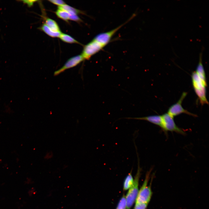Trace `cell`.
<instances>
[{
    "label": "cell",
    "mask_w": 209,
    "mask_h": 209,
    "mask_svg": "<svg viewBox=\"0 0 209 209\" xmlns=\"http://www.w3.org/2000/svg\"><path fill=\"white\" fill-rule=\"evenodd\" d=\"M152 169H150L146 174L145 178L141 188L139 190L135 201L136 203H143L148 204L150 201L152 192L151 185H148L150 173Z\"/></svg>",
    "instance_id": "3"
},
{
    "label": "cell",
    "mask_w": 209,
    "mask_h": 209,
    "mask_svg": "<svg viewBox=\"0 0 209 209\" xmlns=\"http://www.w3.org/2000/svg\"><path fill=\"white\" fill-rule=\"evenodd\" d=\"M162 124L161 127L165 132L174 131L179 134L184 135L185 132L176 125L173 117L167 113L161 116Z\"/></svg>",
    "instance_id": "4"
},
{
    "label": "cell",
    "mask_w": 209,
    "mask_h": 209,
    "mask_svg": "<svg viewBox=\"0 0 209 209\" xmlns=\"http://www.w3.org/2000/svg\"><path fill=\"white\" fill-rule=\"evenodd\" d=\"M40 29L47 35L53 37H59L62 33L61 32H55L48 28L45 24H43Z\"/></svg>",
    "instance_id": "11"
},
{
    "label": "cell",
    "mask_w": 209,
    "mask_h": 209,
    "mask_svg": "<svg viewBox=\"0 0 209 209\" xmlns=\"http://www.w3.org/2000/svg\"><path fill=\"white\" fill-rule=\"evenodd\" d=\"M187 94V92H183L178 101L169 107L167 113L173 118L182 113H185L195 117H197V116L196 115L189 112L184 109L182 106V101Z\"/></svg>",
    "instance_id": "5"
},
{
    "label": "cell",
    "mask_w": 209,
    "mask_h": 209,
    "mask_svg": "<svg viewBox=\"0 0 209 209\" xmlns=\"http://www.w3.org/2000/svg\"><path fill=\"white\" fill-rule=\"evenodd\" d=\"M57 16L59 18L67 21L69 20L70 14L67 12L58 9L55 12Z\"/></svg>",
    "instance_id": "16"
},
{
    "label": "cell",
    "mask_w": 209,
    "mask_h": 209,
    "mask_svg": "<svg viewBox=\"0 0 209 209\" xmlns=\"http://www.w3.org/2000/svg\"><path fill=\"white\" fill-rule=\"evenodd\" d=\"M192 84L196 94L202 105H208V102L206 97V87L203 83L195 71L193 72L191 75Z\"/></svg>",
    "instance_id": "1"
},
{
    "label": "cell",
    "mask_w": 209,
    "mask_h": 209,
    "mask_svg": "<svg viewBox=\"0 0 209 209\" xmlns=\"http://www.w3.org/2000/svg\"><path fill=\"white\" fill-rule=\"evenodd\" d=\"M148 204L143 203H135L134 209H146Z\"/></svg>",
    "instance_id": "18"
},
{
    "label": "cell",
    "mask_w": 209,
    "mask_h": 209,
    "mask_svg": "<svg viewBox=\"0 0 209 209\" xmlns=\"http://www.w3.org/2000/svg\"><path fill=\"white\" fill-rule=\"evenodd\" d=\"M59 37L63 41L69 43H78L79 42L68 35L61 33Z\"/></svg>",
    "instance_id": "15"
},
{
    "label": "cell",
    "mask_w": 209,
    "mask_h": 209,
    "mask_svg": "<svg viewBox=\"0 0 209 209\" xmlns=\"http://www.w3.org/2000/svg\"><path fill=\"white\" fill-rule=\"evenodd\" d=\"M141 170L138 162L137 171L134 179L133 184L128 190L125 196L127 202L126 209H130L136 201L139 191V182Z\"/></svg>",
    "instance_id": "2"
},
{
    "label": "cell",
    "mask_w": 209,
    "mask_h": 209,
    "mask_svg": "<svg viewBox=\"0 0 209 209\" xmlns=\"http://www.w3.org/2000/svg\"><path fill=\"white\" fill-rule=\"evenodd\" d=\"M50 29L55 32H61L60 28L56 22L49 18L46 19L45 24Z\"/></svg>",
    "instance_id": "12"
},
{
    "label": "cell",
    "mask_w": 209,
    "mask_h": 209,
    "mask_svg": "<svg viewBox=\"0 0 209 209\" xmlns=\"http://www.w3.org/2000/svg\"><path fill=\"white\" fill-rule=\"evenodd\" d=\"M48 1L54 4L58 5V6H61L65 4L64 1L61 0H50Z\"/></svg>",
    "instance_id": "19"
},
{
    "label": "cell",
    "mask_w": 209,
    "mask_h": 209,
    "mask_svg": "<svg viewBox=\"0 0 209 209\" xmlns=\"http://www.w3.org/2000/svg\"><path fill=\"white\" fill-rule=\"evenodd\" d=\"M134 16L133 15L127 21L116 28L109 31L98 34L93 39L105 46L110 42L112 37L116 33L123 25L132 19Z\"/></svg>",
    "instance_id": "7"
},
{
    "label": "cell",
    "mask_w": 209,
    "mask_h": 209,
    "mask_svg": "<svg viewBox=\"0 0 209 209\" xmlns=\"http://www.w3.org/2000/svg\"><path fill=\"white\" fill-rule=\"evenodd\" d=\"M127 202L125 196L124 195L121 198L116 209H126Z\"/></svg>",
    "instance_id": "17"
},
{
    "label": "cell",
    "mask_w": 209,
    "mask_h": 209,
    "mask_svg": "<svg viewBox=\"0 0 209 209\" xmlns=\"http://www.w3.org/2000/svg\"><path fill=\"white\" fill-rule=\"evenodd\" d=\"M105 47L101 44L93 39L84 46L81 55L84 60H89L92 56Z\"/></svg>",
    "instance_id": "6"
},
{
    "label": "cell",
    "mask_w": 209,
    "mask_h": 209,
    "mask_svg": "<svg viewBox=\"0 0 209 209\" xmlns=\"http://www.w3.org/2000/svg\"><path fill=\"white\" fill-rule=\"evenodd\" d=\"M84 60L81 55H76L69 58L61 68L54 72V75H57L65 70L76 66Z\"/></svg>",
    "instance_id": "8"
},
{
    "label": "cell",
    "mask_w": 209,
    "mask_h": 209,
    "mask_svg": "<svg viewBox=\"0 0 209 209\" xmlns=\"http://www.w3.org/2000/svg\"><path fill=\"white\" fill-rule=\"evenodd\" d=\"M202 50L199 54V61L195 71L204 84L207 87L206 76L202 61Z\"/></svg>",
    "instance_id": "9"
},
{
    "label": "cell",
    "mask_w": 209,
    "mask_h": 209,
    "mask_svg": "<svg viewBox=\"0 0 209 209\" xmlns=\"http://www.w3.org/2000/svg\"><path fill=\"white\" fill-rule=\"evenodd\" d=\"M53 156V152L50 151L46 153L44 156V159L48 160L52 158Z\"/></svg>",
    "instance_id": "20"
},
{
    "label": "cell",
    "mask_w": 209,
    "mask_h": 209,
    "mask_svg": "<svg viewBox=\"0 0 209 209\" xmlns=\"http://www.w3.org/2000/svg\"><path fill=\"white\" fill-rule=\"evenodd\" d=\"M127 118L145 120L158 126L160 127L161 126L162 118L161 116L155 115L142 117L129 118Z\"/></svg>",
    "instance_id": "10"
},
{
    "label": "cell",
    "mask_w": 209,
    "mask_h": 209,
    "mask_svg": "<svg viewBox=\"0 0 209 209\" xmlns=\"http://www.w3.org/2000/svg\"><path fill=\"white\" fill-rule=\"evenodd\" d=\"M69 19L76 21H81V19L78 17L77 15H70L69 20Z\"/></svg>",
    "instance_id": "21"
},
{
    "label": "cell",
    "mask_w": 209,
    "mask_h": 209,
    "mask_svg": "<svg viewBox=\"0 0 209 209\" xmlns=\"http://www.w3.org/2000/svg\"><path fill=\"white\" fill-rule=\"evenodd\" d=\"M37 0H24L22 1L23 2L26 4H27L28 7H31L33 4L34 3L37 1Z\"/></svg>",
    "instance_id": "22"
},
{
    "label": "cell",
    "mask_w": 209,
    "mask_h": 209,
    "mask_svg": "<svg viewBox=\"0 0 209 209\" xmlns=\"http://www.w3.org/2000/svg\"><path fill=\"white\" fill-rule=\"evenodd\" d=\"M58 9L66 11L70 15H77L80 12L79 10L66 4L58 6Z\"/></svg>",
    "instance_id": "14"
},
{
    "label": "cell",
    "mask_w": 209,
    "mask_h": 209,
    "mask_svg": "<svg viewBox=\"0 0 209 209\" xmlns=\"http://www.w3.org/2000/svg\"><path fill=\"white\" fill-rule=\"evenodd\" d=\"M131 171L126 177L123 183L124 190H129L133 184L134 179L132 175Z\"/></svg>",
    "instance_id": "13"
}]
</instances>
